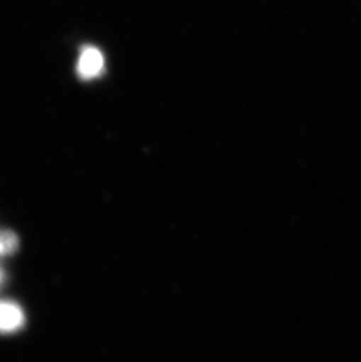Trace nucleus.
Here are the masks:
<instances>
[{
  "mask_svg": "<svg viewBox=\"0 0 361 362\" xmlns=\"http://www.w3.org/2000/svg\"><path fill=\"white\" fill-rule=\"evenodd\" d=\"M105 69V58L103 53L96 47L87 46L84 48L79 58L78 74L81 79H96Z\"/></svg>",
  "mask_w": 361,
  "mask_h": 362,
  "instance_id": "obj_1",
  "label": "nucleus"
},
{
  "mask_svg": "<svg viewBox=\"0 0 361 362\" xmlns=\"http://www.w3.org/2000/svg\"><path fill=\"white\" fill-rule=\"evenodd\" d=\"M24 312L12 301H0V333L11 334L24 326Z\"/></svg>",
  "mask_w": 361,
  "mask_h": 362,
  "instance_id": "obj_2",
  "label": "nucleus"
},
{
  "mask_svg": "<svg viewBox=\"0 0 361 362\" xmlns=\"http://www.w3.org/2000/svg\"><path fill=\"white\" fill-rule=\"evenodd\" d=\"M19 246V240L16 233L10 230H0V257L10 256L16 252Z\"/></svg>",
  "mask_w": 361,
  "mask_h": 362,
  "instance_id": "obj_3",
  "label": "nucleus"
},
{
  "mask_svg": "<svg viewBox=\"0 0 361 362\" xmlns=\"http://www.w3.org/2000/svg\"><path fill=\"white\" fill-rule=\"evenodd\" d=\"M3 281H4L3 271L0 270V285H1V283H3Z\"/></svg>",
  "mask_w": 361,
  "mask_h": 362,
  "instance_id": "obj_4",
  "label": "nucleus"
}]
</instances>
